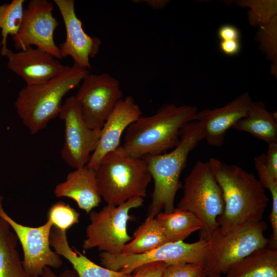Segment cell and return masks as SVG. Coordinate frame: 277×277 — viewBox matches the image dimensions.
I'll list each match as a JSON object with an SVG mask.
<instances>
[{
    "label": "cell",
    "mask_w": 277,
    "mask_h": 277,
    "mask_svg": "<svg viewBox=\"0 0 277 277\" xmlns=\"http://www.w3.org/2000/svg\"><path fill=\"white\" fill-rule=\"evenodd\" d=\"M209 162L224 203L216 229L224 233L246 224L262 221L269 199L256 176L240 166L215 158Z\"/></svg>",
    "instance_id": "1"
},
{
    "label": "cell",
    "mask_w": 277,
    "mask_h": 277,
    "mask_svg": "<svg viewBox=\"0 0 277 277\" xmlns=\"http://www.w3.org/2000/svg\"><path fill=\"white\" fill-rule=\"evenodd\" d=\"M197 112L194 106L165 104L154 114L141 115L130 124L122 146L135 157L166 152L177 145L182 128L194 121Z\"/></svg>",
    "instance_id": "2"
},
{
    "label": "cell",
    "mask_w": 277,
    "mask_h": 277,
    "mask_svg": "<svg viewBox=\"0 0 277 277\" xmlns=\"http://www.w3.org/2000/svg\"><path fill=\"white\" fill-rule=\"evenodd\" d=\"M204 138L202 125L193 121L182 128L179 143L171 151L144 157L154 182L147 216H156L162 210L167 213L173 211L175 197L181 187L180 176L189 154Z\"/></svg>",
    "instance_id": "3"
},
{
    "label": "cell",
    "mask_w": 277,
    "mask_h": 277,
    "mask_svg": "<svg viewBox=\"0 0 277 277\" xmlns=\"http://www.w3.org/2000/svg\"><path fill=\"white\" fill-rule=\"evenodd\" d=\"M89 73L75 64L72 66L64 65L62 70L50 80L22 88L14 106L31 134L44 129L51 120L58 116L63 97Z\"/></svg>",
    "instance_id": "4"
},
{
    "label": "cell",
    "mask_w": 277,
    "mask_h": 277,
    "mask_svg": "<svg viewBox=\"0 0 277 277\" xmlns=\"http://www.w3.org/2000/svg\"><path fill=\"white\" fill-rule=\"evenodd\" d=\"M94 171L102 199L118 205L145 197L152 176L144 157L128 155L122 146L107 153Z\"/></svg>",
    "instance_id": "5"
},
{
    "label": "cell",
    "mask_w": 277,
    "mask_h": 277,
    "mask_svg": "<svg viewBox=\"0 0 277 277\" xmlns=\"http://www.w3.org/2000/svg\"><path fill=\"white\" fill-rule=\"evenodd\" d=\"M177 208L188 211L202 223L200 238L207 240L218 228L224 203L222 192L210 163L198 161L184 181Z\"/></svg>",
    "instance_id": "6"
},
{
    "label": "cell",
    "mask_w": 277,
    "mask_h": 277,
    "mask_svg": "<svg viewBox=\"0 0 277 277\" xmlns=\"http://www.w3.org/2000/svg\"><path fill=\"white\" fill-rule=\"evenodd\" d=\"M267 228L262 221L224 233L216 229L207 239L209 248L204 264L207 276H220L254 251L269 245L270 240L264 234Z\"/></svg>",
    "instance_id": "7"
},
{
    "label": "cell",
    "mask_w": 277,
    "mask_h": 277,
    "mask_svg": "<svg viewBox=\"0 0 277 277\" xmlns=\"http://www.w3.org/2000/svg\"><path fill=\"white\" fill-rule=\"evenodd\" d=\"M144 198L135 197L118 205L107 204L99 211H90L83 249L97 248L111 254L121 253L132 239L127 230L128 222L132 217L129 212L142 206Z\"/></svg>",
    "instance_id": "8"
},
{
    "label": "cell",
    "mask_w": 277,
    "mask_h": 277,
    "mask_svg": "<svg viewBox=\"0 0 277 277\" xmlns=\"http://www.w3.org/2000/svg\"><path fill=\"white\" fill-rule=\"evenodd\" d=\"M208 248V241L200 238L192 243L184 241L168 242L142 254H111L102 252L100 260L102 266L105 268L131 274L142 266L155 262H165L168 265L181 263L204 265Z\"/></svg>",
    "instance_id": "9"
},
{
    "label": "cell",
    "mask_w": 277,
    "mask_h": 277,
    "mask_svg": "<svg viewBox=\"0 0 277 277\" xmlns=\"http://www.w3.org/2000/svg\"><path fill=\"white\" fill-rule=\"evenodd\" d=\"M74 96L87 126L100 130L123 93L115 77L106 73H89L82 80Z\"/></svg>",
    "instance_id": "10"
},
{
    "label": "cell",
    "mask_w": 277,
    "mask_h": 277,
    "mask_svg": "<svg viewBox=\"0 0 277 277\" xmlns=\"http://www.w3.org/2000/svg\"><path fill=\"white\" fill-rule=\"evenodd\" d=\"M0 195V217L10 226L20 242L24 254L23 267L30 277H40L45 267L59 268L63 264L60 255L50 248V235L52 224L48 220L38 227L21 224L4 209Z\"/></svg>",
    "instance_id": "11"
},
{
    "label": "cell",
    "mask_w": 277,
    "mask_h": 277,
    "mask_svg": "<svg viewBox=\"0 0 277 277\" xmlns=\"http://www.w3.org/2000/svg\"><path fill=\"white\" fill-rule=\"evenodd\" d=\"M58 116L65 125L62 159L74 169L86 166L97 147L101 129H92L87 126L74 96L65 100Z\"/></svg>",
    "instance_id": "12"
},
{
    "label": "cell",
    "mask_w": 277,
    "mask_h": 277,
    "mask_svg": "<svg viewBox=\"0 0 277 277\" xmlns=\"http://www.w3.org/2000/svg\"><path fill=\"white\" fill-rule=\"evenodd\" d=\"M53 10L52 2L47 0L29 2L24 9L19 29L12 36L16 50H25L35 46L58 60L63 58L54 41V31L58 23L53 15Z\"/></svg>",
    "instance_id": "13"
},
{
    "label": "cell",
    "mask_w": 277,
    "mask_h": 277,
    "mask_svg": "<svg viewBox=\"0 0 277 277\" xmlns=\"http://www.w3.org/2000/svg\"><path fill=\"white\" fill-rule=\"evenodd\" d=\"M64 22L66 37L60 51L63 58L69 56L74 64L89 70L91 68L90 58L95 57L99 52L102 41L97 37L87 34L82 27V21L75 11L73 0H54Z\"/></svg>",
    "instance_id": "14"
},
{
    "label": "cell",
    "mask_w": 277,
    "mask_h": 277,
    "mask_svg": "<svg viewBox=\"0 0 277 277\" xmlns=\"http://www.w3.org/2000/svg\"><path fill=\"white\" fill-rule=\"evenodd\" d=\"M252 102L249 93L245 92L222 107L197 111L194 121L202 125L207 143L219 147L223 145L228 130L246 115Z\"/></svg>",
    "instance_id": "15"
},
{
    "label": "cell",
    "mask_w": 277,
    "mask_h": 277,
    "mask_svg": "<svg viewBox=\"0 0 277 277\" xmlns=\"http://www.w3.org/2000/svg\"><path fill=\"white\" fill-rule=\"evenodd\" d=\"M142 114L139 106L132 96L121 99L102 127L97 147L91 155L87 166L95 169L107 153L118 147L124 131Z\"/></svg>",
    "instance_id": "16"
},
{
    "label": "cell",
    "mask_w": 277,
    "mask_h": 277,
    "mask_svg": "<svg viewBox=\"0 0 277 277\" xmlns=\"http://www.w3.org/2000/svg\"><path fill=\"white\" fill-rule=\"evenodd\" d=\"M5 56L8 58V69L21 77L28 86L50 80L64 67L58 59L50 53L32 47L17 52L8 49Z\"/></svg>",
    "instance_id": "17"
},
{
    "label": "cell",
    "mask_w": 277,
    "mask_h": 277,
    "mask_svg": "<svg viewBox=\"0 0 277 277\" xmlns=\"http://www.w3.org/2000/svg\"><path fill=\"white\" fill-rule=\"evenodd\" d=\"M54 194L72 199L87 213L98 206L102 199L94 169L87 165L69 172L66 180L56 186Z\"/></svg>",
    "instance_id": "18"
},
{
    "label": "cell",
    "mask_w": 277,
    "mask_h": 277,
    "mask_svg": "<svg viewBox=\"0 0 277 277\" xmlns=\"http://www.w3.org/2000/svg\"><path fill=\"white\" fill-rule=\"evenodd\" d=\"M50 245L58 255L68 260L78 277H130L131 274L114 271L101 266L91 261L69 245L66 231L55 227L51 229Z\"/></svg>",
    "instance_id": "19"
},
{
    "label": "cell",
    "mask_w": 277,
    "mask_h": 277,
    "mask_svg": "<svg viewBox=\"0 0 277 277\" xmlns=\"http://www.w3.org/2000/svg\"><path fill=\"white\" fill-rule=\"evenodd\" d=\"M231 128L249 133L268 144L277 143L276 113L267 111L262 101H253L246 115Z\"/></svg>",
    "instance_id": "20"
},
{
    "label": "cell",
    "mask_w": 277,
    "mask_h": 277,
    "mask_svg": "<svg viewBox=\"0 0 277 277\" xmlns=\"http://www.w3.org/2000/svg\"><path fill=\"white\" fill-rule=\"evenodd\" d=\"M226 277H277V249H258L233 264Z\"/></svg>",
    "instance_id": "21"
},
{
    "label": "cell",
    "mask_w": 277,
    "mask_h": 277,
    "mask_svg": "<svg viewBox=\"0 0 277 277\" xmlns=\"http://www.w3.org/2000/svg\"><path fill=\"white\" fill-rule=\"evenodd\" d=\"M168 242L184 241L202 228L201 221L190 212L175 208L172 212H161L155 216Z\"/></svg>",
    "instance_id": "22"
},
{
    "label": "cell",
    "mask_w": 277,
    "mask_h": 277,
    "mask_svg": "<svg viewBox=\"0 0 277 277\" xmlns=\"http://www.w3.org/2000/svg\"><path fill=\"white\" fill-rule=\"evenodd\" d=\"M17 242L9 224L0 217V277H30L21 260Z\"/></svg>",
    "instance_id": "23"
},
{
    "label": "cell",
    "mask_w": 277,
    "mask_h": 277,
    "mask_svg": "<svg viewBox=\"0 0 277 277\" xmlns=\"http://www.w3.org/2000/svg\"><path fill=\"white\" fill-rule=\"evenodd\" d=\"M168 242L156 217L148 216L133 232L132 240L126 244L122 253L142 254Z\"/></svg>",
    "instance_id": "24"
},
{
    "label": "cell",
    "mask_w": 277,
    "mask_h": 277,
    "mask_svg": "<svg viewBox=\"0 0 277 277\" xmlns=\"http://www.w3.org/2000/svg\"><path fill=\"white\" fill-rule=\"evenodd\" d=\"M24 0H13L9 3L0 6V29H1L2 45L1 54L5 56L8 50L7 37L18 32L22 21Z\"/></svg>",
    "instance_id": "25"
},
{
    "label": "cell",
    "mask_w": 277,
    "mask_h": 277,
    "mask_svg": "<svg viewBox=\"0 0 277 277\" xmlns=\"http://www.w3.org/2000/svg\"><path fill=\"white\" fill-rule=\"evenodd\" d=\"M259 180L264 188H267L271 195L272 208L269 216L272 229L271 242L277 244V179L268 172L265 164V154L262 153L254 159Z\"/></svg>",
    "instance_id": "26"
},
{
    "label": "cell",
    "mask_w": 277,
    "mask_h": 277,
    "mask_svg": "<svg viewBox=\"0 0 277 277\" xmlns=\"http://www.w3.org/2000/svg\"><path fill=\"white\" fill-rule=\"evenodd\" d=\"M236 3L238 6L249 8L247 13L248 20L250 24L254 26H264L276 16V1H240Z\"/></svg>",
    "instance_id": "27"
},
{
    "label": "cell",
    "mask_w": 277,
    "mask_h": 277,
    "mask_svg": "<svg viewBox=\"0 0 277 277\" xmlns=\"http://www.w3.org/2000/svg\"><path fill=\"white\" fill-rule=\"evenodd\" d=\"M80 214L63 201L52 205L47 212V219L53 227L64 231L79 222Z\"/></svg>",
    "instance_id": "28"
},
{
    "label": "cell",
    "mask_w": 277,
    "mask_h": 277,
    "mask_svg": "<svg viewBox=\"0 0 277 277\" xmlns=\"http://www.w3.org/2000/svg\"><path fill=\"white\" fill-rule=\"evenodd\" d=\"M204 265L181 263L168 265L161 277H207Z\"/></svg>",
    "instance_id": "29"
},
{
    "label": "cell",
    "mask_w": 277,
    "mask_h": 277,
    "mask_svg": "<svg viewBox=\"0 0 277 277\" xmlns=\"http://www.w3.org/2000/svg\"><path fill=\"white\" fill-rule=\"evenodd\" d=\"M261 28V45L271 60L276 63V16Z\"/></svg>",
    "instance_id": "30"
},
{
    "label": "cell",
    "mask_w": 277,
    "mask_h": 277,
    "mask_svg": "<svg viewBox=\"0 0 277 277\" xmlns=\"http://www.w3.org/2000/svg\"><path fill=\"white\" fill-rule=\"evenodd\" d=\"M168 265L165 262L148 263L136 269L130 277H161Z\"/></svg>",
    "instance_id": "31"
},
{
    "label": "cell",
    "mask_w": 277,
    "mask_h": 277,
    "mask_svg": "<svg viewBox=\"0 0 277 277\" xmlns=\"http://www.w3.org/2000/svg\"><path fill=\"white\" fill-rule=\"evenodd\" d=\"M267 154H265V164L269 173L277 179V143L268 144Z\"/></svg>",
    "instance_id": "32"
},
{
    "label": "cell",
    "mask_w": 277,
    "mask_h": 277,
    "mask_svg": "<svg viewBox=\"0 0 277 277\" xmlns=\"http://www.w3.org/2000/svg\"><path fill=\"white\" fill-rule=\"evenodd\" d=\"M218 36L221 41L239 40L240 32L237 28L231 25L221 26L218 30Z\"/></svg>",
    "instance_id": "33"
},
{
    "label": "cell",
    "mask_w": 277,
    "mask_h": 277,
    "mask_svg": "<svg viewBox=\"0 0 277 277\" xmlns=\"http://www.w3.org/2000/svg\"><path fill=\"white\" fill-rule=\"evenodd\" d=\"M221 51L227 55L237 54L241 48L239 40L221 41L220 43Z\"/></svg>",
    "instance_id": "34"
},
{
    "label": "cell",
    "mask_w": 277,
    "mask_h": 277,
    "mask_svg": "<svg viewBox=\"0 0 277 277\" xmlns=\"http://www.w3.org/2000/svg\"><path fill=\"white\" fill-rule=\"evenodd\" d=\"M40 277H78L74 269H65L58 275L55 274L49 267H45Z\"/></svg>",
    "instance_id": "35"
},
{
    "label": "cell",
    "mask_w": 277,
    "mask_h": 277,
    "mask_svg": "<svg viewBox=\"0 0 277 277\" xmlns=\"http://www.w3.org/2000/svg\"><path fill=\"white\" fill-rule=\"evenodd\" d=\"M139 1L142 2H145L148 6L154 9L163 8L169 2L166 0H145Z\"/></svg>",
    "instance_id": "36"
},
{
    "label": "cell",
    "mask_w": 277,
    "mask_h": 277,
    "mask_svg": "<svg viewBox=\"0 0 277 277\" xmlns=\"http://www.w3.org/2000/svg\"><path fill=\"white\" fill-rule=\"evenodd\" d=\"M208 277H220V276L216 275H213L208 276Z\"/></svg>",
    "instance_id": "37"
}]
</instances>
